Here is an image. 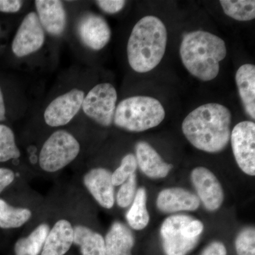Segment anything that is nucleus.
<instances>
[{"instance_id":"obj_6","label":"nucleus","mask_w":255,"mask_h":255,"mask_svg":"<svg viewBox=\"0 0 255 255\" xmlns=\"http://www.w3.org/2000/svg\"><path fill=\"white\" fill-rule=\"evenodd\" d=\"M117 101V90L112 84H99L84 98L82 110L96 123L110 127L114 121Z\"/></svg>"},{"instance_id":"obj_29","label":"nucleus","mask_w":255,"mask_h":255,"mask_svg":"<svg viewBox=\"0 0 255 255\" xmlns=\"http://www.w3.org/2000/svg\"><path fill=\"white\" fill-rule=\"evenodd\" d=\"M95 2L105 13L114 14L122 11L125 6L127 1L124 0H99Z\"/></svg>"},{"instance_id":"obj_34","label":"nucleus","mask_w":255,"mask_h":255,"mask_svg":"<svg viewBox=\"0 0 255 255\" xmlns=\"http://www.w3.org/2000/svg\"><path fill=\"white\" fill-rule=\"evenodd\" d=\"M6 109H5L4 97H3L2 92L0 87V122H3L6 119Z\"/></svg>"},{"instance_id":"obj_12","label":"nucleus","mask_w":255,"mask_h":255,"mask_svg":"<svg viewBox=\"0 0 255 255\" xmlns=\"http://www.w3.org/2000/svg\"><path fill=\"white\" fill-rule=\"evenodd\" d=\"M78 33L85 46L93 50L105 48L112 36L110 25L105 18L94 13L83 15L78 21Z\"/></svg>"},{"instance_id":"obj_3","label":"nucleus","mask_w":255,"mask_h":255,"mask_svg":"<svg viewBox=\"0 0 255 255\" xmlns=\"http://www.w3.org/2000/svg\"><path fill=\"white\" fill-rule=\"evenodd\" d=\"M181 59L186 69L202 81L218 76L220 63L227 54L226 43L220 37L204 31L188 33L182 38Z\"/></svg>"},{"instance_id":"obj_10","label":"nucleus","mask_w":255,"mask_h":255,"mask_svg":"<svg viewBox=\"0 0 255 255\" xmlns=\"http://www.w3.org/2000/svg\"><path fill=\"white\" fill-rule=\"evenodd\" d=\"M85 93L79 89H73L50 102L44 112L47 125L59 127L71 122L81 109Z\"/></svg>"},{"instance_id":"obj_11","label":"nucleus","mask_w":255,"mask_h":255,"mask_svg":"<svg viewBox=\"0 0 255 255\" xmlns=\"http://www.w3.org/2000/svg\"><path fill=\"white\" fill-rule=\"evenodd\" d=\"M191 180L204 207L210 211L219 209L224 200V193L215 174L206 167H198L191 171Z\"/></svg>"},{"instance_id":"obj_9","label":"nucleus","mask_w":255,"mask_h":255,"mask_svg":"<svg viewBox=\"0 0 255 255\" xmlns=\"http://www.w3.org/2000/svg\"><path fill=\"white\" fill-rule=\"evenodd\" d=\"M45 42V31L36 13H28L21 21L11 43L13 53L18 57L27 56L41 49Z\"/></svg>"},{"instance_id":"obj_14","label":"nucleus","mask_w":255,"mask_h":255,"mask_svg":"<svg viewBox=\"0 0 255 255\" xmlns=\"http://www.w3.org/2000/svg\"><path fill=\"white\" fill-rule=\"evenodd\" d=\"M112 173L105 168L92 169L84 177V184L96 201L105 209H112L115 202Z\"/></svg>"},{"instance_id":"obj_28","label":"nucleus","mask_w":255,"mask_h":255,"mask_svg":"<svg viewBox=\"0 0 255 255\" xmlns=\"http://www.w3.org/2000/svg\"><path fill=\"white\" fill-rule=\"evenodd\" d=\"M136 174H132L121 186L117 196V202L121 208H127L131 205L136 194Z\"/></svg>"},{"instance_id":"obj_31","label":"nucleus","mask_w":255,"mask_h":255,"mask_svg":"<svg viewBox=\"0 0 255 255\" xmlns=\"http://www.w3.org/2000/svg\"><path fill=\"white\" fill-rule=\"evenodd\" d=\"M23 1L19 0H0V11L4 13H16L21 9Z\"/></svg>"},{"instance_id":"obj_26","label":"nucleus","mask_w":255,"mask_h":255,"mask_svg":"<svg viewBox=\"0 0 255 255\" xmlns=\"http://www.w3.org/2000/svg\"><path fill=\"white\" fill-rule=\"evenodd\" d=\"M137 164L135 156L128 154L122 159V163L112 173V179L114 186L122 185L130 175L135 173Z\"/></svg>"},{"instance_id":"obj_32","label":"nucleus","mask_w":255,"mask_h":255,"mask_svg":"<svg viewBox=\"0 0 255 255\" xmlns=\"http://www.w3.org/2000/svg\"><path fill=\"white\" fill-rule=\"evenodd\" d=\"M226 247L221 242H214L209 245L201 255H226Z\"/></svg>"},{"instance_id":"obj_30","label":"nucleus","mask_w":255,"mask_h":255,"mask_svg":"<svg viewBox=\"0 0 255 255\" xmlns=\"http://www.w3.org/2000/svg\"><path fill=\"white\" fill-rule=\"evenodd\" d=\"M203 230V223L199 220L193 219L184 228V233L188 238H199Z\"/></svg>"},{"instance_id":"obj_1","label":"nucleus","mask_w":255,"mask_h":255,"mask_svg":"<svg viewBox=\"0 0 255 255\" xmlns=\"http://www.w3.org/2000/svg\"><path fill=\"white\" fill-rule=\"evenodd\" d=\"M232 115L227 107L216 103L201 105L183 121L182 131L199 150L216 153L226 148L231 139Z\"/></svg>"},{"instance_id":"obj_16","label":"nucleus","mask_w":255,"mask_h":255,"mask_svg":"<svg viewBox=\"0 0 255 255\" xmlns=\"http://www.w3.org/2000/svg\"><path fill=\"white\" fill-rule=\"evenodd\" d=\"M137 166L147 177L161 179L168 175L173 165L166 163L161 156L147 142L140 141L135 145Z\"/></svg>"},{"instance_id":"obj_2","label":"nucleus","mask_w":255,"mask_h":255,"mask_svg":"<svg viewBox=\"0 0 255 255\" xmlns=\"http://www.w3.org/2000/svg\"><path fill=\"white\" fill-rule=\"evenodd\" d=\"M167 43L163 22L156 16H144L134 26L128 41L129 65L137 73L151 71L163 58Z\"/></svg>"},{"instance_id":"obj_17","label":"nucleus","mask_w":255,"mask_h":255,"mask_svg":"<svg viewBox=\"0 0 255 255\" xmlns=\"http://www.w3.org/2000/svg\"><path fill=\"white\" fill-rule=\"evenodd\" d=\"M74 242V230L67 220H60L48 232L41 255H64Z\"/></svg>"},{"instance_id":"obj_23","label":"nucleus","mask_w":255,"mask_h":255,"mask_svg":"<svg viewBox=\"0 0 255 255\" xmlns=\"http://www.w3.org/2000/svg\"><path fill=\"white\" fill-rule=\"evenodd\" d=\"M31 217L30 210L13 207L0 199V228L9 229L21 227Z\"/></svg>"},{"instance_id":"obj_4","label":"nucleus","mask_w":255,"mask_h":255,"mask_svg":"<svg viewBox=\"0 0 255 255\" xmlns=\"http://www.w3.org/2000/svg\"><path fill=\"white\" fill-rule=\"evenodd\" d=\"M165 117L163 106L146 96H135L119 104L114 114L115 125L130 132H142L159 125Z\"/></svg>"},{"instance_id":"obj_8","label":"nucleus","mask_w":255,"mask_h":255,"mask_svg":"<svg viewBox=\"0 0 255 255\" xmlns=\"http://www.w3.org/2000/svg\"><path fill=\"white\" fill-rule=\"evenodd\" d=\"M233 155L238 165L244 173L255 175V124L240 122L231 134Z\"/></svg>"},{"instance_id":"obj_27","label":"nucleus","mask_w":255,"mask_h":255,"mask_svg":"<svg viewBox=\"0 0 255 255\" xmlns=\"http://www.w3.org/2000/svg\"><path fill=\"white\" fill-rule=\"evenodd\" d=\"M238 255H255V230L254 227L244 228L238 235L236 241Z\"/></svg>"},{"instance_id":"obj_7","label":"nucleus","mask_w":255,"mask_h":255,"mask_svg":"<svg viewBox=\"0 0 255 255\" xmlns=\"http://www.w3.org/2000/svg\"><path fill=\"white\" fill-rule=\"evenodd\" d=\"M192 219L188 215L177 214L164 220L160 235L166 255H185L195 248L199 238H188L184 233V228Z\"/></svg>"},{"instance_id":"obj_5","label":"nucleus","mask_w":255,"mask_h":255,"mask_svg":"<svg viewBox=\"0 0 255 255\" xmlns=\"http://www.w3.org/2000/svg\"><path fill=\"white\" fill-rule=\"evenodd\" d=\"M80 151V143L71 133L63 130H57L42 147L40 167L46 172H57L73 162Z\"/></svg>"},{"instance_id":"obj_24","label":"nucleus","mask_w":255,"mask_h":255,"mask_svg":"<svg viewBox=\"0 0 255 255\" xmlns=\"http://www.w3.org/2000/svg\"><path fill=\"white\" fill-rule=\"evenodd\" d=\"M220 3L225 14L237 21H251L255 18L254 0H221Z\"/></svg>"},{"instance_id":"obj_25","label":"nucleus","mask_w":255,"mask_h":255,"mask_svg":"<svg viewBox=\"0 0 255 255\" xmlns=\"http://www.w3.org/2000/svg\"><path fill=\"white\" fill-rule=\"evenodd\" d=\"M21 155L15 142L14 132L9 127L0 124V162L17 159Z\"/></svg>"},{"instance_id":"obj_19","label":"nucleus","mask_w":255,"mask_h":255,"mask_svg":"<svg viewBox=\"0 0 255 255\" xmlns=\"http://www.w3.org/2000/svg\"><path fill=\"white\" fill-rule=\"evenodd\" d=\"M236 84L242 104L246 114L255 119V66L245 64L238 69L236 75Z\"/></svg>"},{"instance_id":"obj_20","label":"nucleus","mask_w":255,"mask_h":255,"mask_svg":"<svg viewBox=\"0 0 255 255\" xmlns=\"http://www.w3.org/2000/svg\"><path fill=\"white\" fill-rule=\"evenodd\" d=\"M74 242L82 255H106L105 239L100 233L84 226L73 228Z\"/></svg>"},{"instance_id":"obj_21","label":"nucleus","mask_w":255,"mask_h":255,"mask_svg":"<svg viewBox=\"0 0 255 255\" xmlns=\"http://www.w3.org/2000/svg\"><path fill=\"white\" fill-rule=\"evenodd\" d=\"M49 231L48 225L42 223L28 237L18 240L14 246L15 255H39Z\"/></svg>"},{"instance_id":"obj_18","label":"nucleus","mask_w":255,"mask_h":255,"mask_svg":"<svg viewBox=\"0 0 255 255\" xmlns=\"http://www.w3.org/2000/svg\"><path fill=\"white\" fill-rule=\"evenodd\" d=\"M105 243L106 255H132L135 238L125 224L116 221L107 233Z\"/></svg>"},{"instance_id":"obj_22","label":"nucleus","mask_w":255,"mask_h":255,"mask_svg":"<svg viewBox=\"0 0 255 255\" xmlns=\"http://www.w3.org/2000/svg\"><path fill=\"white\" fill-rule=\"evenodd\" d=\"M146 201L147 195L145 188H139L126 216L128 223L132 229L141 231L148 225L150 216L146 206Z\"/></svg>"},{"instance_id":"obj_15","label":"nucleus","mask_w":255,"mask_h":255,"mask_svg":"<svg viewBox=\"0 0 255 255\" xmlns=\"http://www.w3.org/2000/svg\"><path fill=\"white\" fill-rule=\"evenodd\" d=\"M35 6L44 31L53 36L61 35L66 26V12L63 2L58 0H36Z\"/></svg>"},{"instance_id":"obj_33","label":"nucleus","mask_w":255,"mask_h":255,"mask_svg":"<svg viewBox=\"0 0 255 255\" xmlns=\"http://www.w3.org/2000/svg\"><path fill=\"white\" fill-rule=\"evenodd\" d=\"M14 179V173L11 169L0 168V193L7 187Z\"/></svg>"},{"instance_id":"obj_13","label":"nucleus","mask_w":255,"mask_h":255,"mask_svg":"<svg viewBox=\"0 0 255 255\" xmlns=\"http://www.w3.org/2000/svg\"><path fill=\"white\" fill-rule=\"evenodd\" d=\"M157 209L164 214L180 211H194L199 209L201 201L193 193L180 187L164 189L157 198Z\"/></svg>"}]
</instances>
